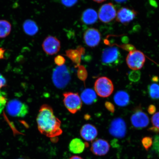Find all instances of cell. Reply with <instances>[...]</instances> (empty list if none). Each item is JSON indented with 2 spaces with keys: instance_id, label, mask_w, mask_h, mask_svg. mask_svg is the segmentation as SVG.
Wrapping results in <instances>:
<instances>
[{
  "instance_id": "74e56055",
  "label": "cell",
  "mask_w": 159,
  "mask_h": 159,
  "mask_svg": "<svg viewBox=\"0 0 159 159\" xmlns=\"http://www.w3.org/2000/svg\"><path fill=\"white\" fill-rule=\"evenodd\" d=\"M17 159H26L25 158H19Z\"/></svg>"
},
{
  "instance_id": "3957f363",
  "label": "cell",
  "mask_w": 159,
  "mask_h": 159,
  "mask_svg": "<svg viewBox=\"0 0 159 159\" xmlns=\"http://www.w3.org/2000/svg\"><path fill=\"white\" fill-rule=\"evenodd\" d=\"M101 61L102 64L106 66L110 67L116 66L122 61V55L117 48H107L102 52Z\"/></svg>"
},
{
  "instance_id": "d590c367",
  "label": "cell",
  "mask_w": 159,
  "mask_h": 159,
  "mask_svg": "<svg viewBox=\"0 0 159 159\" xmlns=\"http://www.w3.org/2000/svg\"><path fill=\"white\" fill-rule=\"evenodd\" d=\"M116 2L119 3H122L125 2L127 0H114Z\"/></svg>"
},
{
  "instance_id": "8d00e7d4",
  "label": "cell",
  "mask_w": 159,
  "mask_h": 159,
  "mask_svg": "<svg viewBox=\"0 0 159 159\" xmlns=\"http://www.w3.org/2000/svg\"><path fill=\"white\" fill-rule=\"evenodd\" d=\"M93 1L96 2L97 3H101L106 1V0H93Z\"/></svg>"
},
{
  "instance_id": "d4e9b609",
  "label": "cell",
  "mask_w": 159,
  "mask_h": 159,
  "mask_svg": "<svg viewBox=\"0 0 159 159\" xmlns=\"http://www.w3.org/2000/svg\"><path fill=\"white\" fill-rule=\"evenodd\" d=\"M7 98L5 93L0 91V114L7 104Z\"/></svg>"
},
{
  "instance_id": "2e32d148",
  "label": "cell",
  "mask_w": 159,
  "mask_h": 159,
  "mask_svg": "<svg viewBox=\"0 0 159 159\" xmlns=\"http://www.w3.org/2000/svg\"><path fill=\"white\" fill-rule=\"evenodd\" d=\"M86 143L80 139H73L69 143V149L70 152L74 154L82 153L85 150Z\"/></svg>"
},
{
  "instance_id": "4fadbf2b",
  "label": "cell",
  "mask_w": 159,
  "mask_h": 159,
  "mask_svg": "<svg viewBox=\"0 0 159 159\" xmlns=\"http://www.w3.org/2000/svg\"><path fill=\"white\" fill-rule=\"evenodd\" d=\"M101 39L100 33L96 29L89 28L85 32L84 34V42L89 47H97L100 43Z\"/></svg>"
},
{
  "instance_id": "4dcf8cb0",
  "label": "cell",
  "mask_w": 159,
  "mask_h": 159,
  "mask_svg": "<svg viewBox=\"0 0 159 159\" xmlns=\"http://www.w3.org/2000/svg\"><path fill=\"white\" fill-rule=\"evenodd\" d=\"M7 80L2 75L0 74V89L7 85Z\"/></svg>"
},
{
  "instance_id": "7c38bea8",
  "label": "cell",
  "mask_w": 159,
  "mask_h": 159,
  "mask_svg": "<svg viewBox=\"0 0 159 159\" xmlns=\"http://www.w3.org/2000/svg\"><path fill=\"white\" fill-rule=\"evenodd\" d=\"M130 120L133 126L136 129L146 128L149 124L148 115L140 109L134 112L131 117Z\"/></svg>"
},
{
  "instance_id": "ac0fdd59",
  "label": "cell",
  "mask_w": 159,
  "mask_h": 159,
  "mask_svg": "<svg viewBox=\"0 0 159 159\" xmlns=\"http://www.w3.org/2000/svg\"><path fill=\"white\" fill-rule=\"evenodd\" d=\"M80 98L83 102L87 105H91L97 101L96 93L93 89H86L81 93Z\"/></svg>"
},
{
  "instance_id": "9a60e30c",
  "label": "cell",
  "mask_w": 159,
  "mask_h": 159,
  "mask_svg": "<svg viewBox=\"0 0 159 159\" xmlns=\"http://www.w3.org/2000/svg\"><path fill=\"white\" fill-rule=\"evenodd\" d=\"M80 136L87 142L94 140L98 135V131L95 127L90 124H85L80 130Z\"/></svg>"
},
{
  "instance_id": "83f0119b",
  "label": "cell",
  "mask_w": 159,
  "mask_h": 159,
  "mask_svg": "<svg viewBox=\"0 0 159 159\" xmlns=\"http://www.w3.org/2000/svg\"><path fill=\"white\" fill-rule=\"evenodd\" d=\"M54 61L56 64L58 65V66H61L64 65L65 59L62 56L59 55L55 57Z\"/></svg>"
},
{
  "instance_id": "836d02e7",
  "label": "cell",
  "mask_w": 159,
  "mask_h": 159,
  "mask_svg": "<svg viewBox=\"0 0 159 159\" xmlns=\"http://www.w3.org/2000/svg\"><path fill=\"white\" fill-rule=\"evenodd\" d=\"M6 50L3 48H0V59H4V54Z\"/></svg>"
},
{
  "instance_id": "277c9868",
  "label": "cell",
  "mask_w": 159,
  "mask_h": 159,
  "mask_svg": "<svg viewBox=\"0 0 159 159\" xmlns=\"http://www.w3.org/2000/svg\"><path fill=\"white\" fill-rule=\"evenodd\" d=\"M63 103L70 112L75 114L80 110L82 102L77 93L65 92L63 94Z\"/></svg>"
},
{
  "instance_id": "7a4b0ae2",
  "label": "cell",
  "mask_w": 159,
  "mask_h": 159,
  "mask_svg": "<svg viewBox=\"0 0 159 159\" xmlns=\"http://www.w3.org/2000/svg\"><path fill=\"white\" fill-rule=\"evenodd\" d=\"M52 79L53 84L57 88H65L71 80V75L68 67L63 65L56 67L53 71Z\"/></svg>"
},
{
  "instance_id": "e0dca14e",
  "label": "cell",
  "mask_w": 159,
  "mask_h": 159,
  "mask_svg": "<svg viewBox=\"0 0 159 159\" xmlns=\"http://www.w3.org/2000/svg\"><path fill=\"white\" fill-rule=\"evenodd\" d=\"M98 18L97 12L92 9H88L83 12L81 16V20L83 23L87 25L94 24Z\"/></svg>"
},
{
  "instance_id": "5b68a950",
  "label": "cell",
  "mask_w": 159,
  "mask_h": 159,
  "mask_svg": "<svg viewBox=\"0 0 159 159\" xmlns=\"http://www.w3.org/2000/svg\"><path fill=\"white\" fill-rule=\"evenodd\" d=\"M94 89L98 96L106 98L112 94L114 90V84L108 77H100L95 81Z\"/></svg>"
},
{
  "instance_id": "ba28073f",
  "label": "cell",
  "mask_w": 159,
  "mask_h": 159,
  "mask_svg": "<svg viewBox=\"0 0 159 159\" xmlns=\"http://www.w3.org/2000/svg\"><path fill=\"white\" fill-rule=\"evenodd\" d=\"M109 132L114 138H124L126 136L127 131L126 123L122 118H115L111 122L109 127Z\"/></svg>"
},
{
  "instance_id": "cb8c5ba5",
  "label": "cell",
  "mask_w": 159,
  "mask_h": 159,
  "mask_svg": "<svg viewBox=\"0 0 159 159\" xmlns=\"http://www.w3.org/2000/svg\"><path fill=\"white\" fill-rule=\"evenodd\" d=\"M152 126L150 128L151 131L154 132H159V112L155 113L152 118Z\"/></svg>"
},
{
  "instance_id": "4316f807",
  "label": "cell",
  "mask_w": 159,
  "mask_h": 159,
  "mask_svg": "<svg viewBox=\"0 0 159 159\" xmlns=\"http://www.w3.org/2000/svg\"><path fill=\"white\" fill-rule=\"evenodd\" d=\"M152 139L150 137H145L142 139V143L146 150H148L152 144Z\"/></svg>"
},
{
  "instance_id": "44dd1931",
  "label": "cell",
  "mask_w": 159,
  "mask_h": 159,
  "mask_svg": "<svg viewBox=\"0 0 159 159\" xmlns=\"http://www.w3.org/2000/svg\"><path fill=\"white\" fill-rule=\"evenodd\" d=\"M67 56L73 63L79 66L81 62V56L82 54L77 49H70L66 51Z\"/></svg>"
},
{
  "instance_id": "8992f818",
  "label": "cell",
  "mask_w": 159,
  "mask_h": 159,
  "mask_svg": "<svg viewBox=\"0 0 159 159\" xmlns=\"http://www.w3.org/2000/svg\"><path fill=\"white\" fill-rule=\"evenodd\" d=\"M6 109L10 116L21 118L25 117L29 111L27 104L16 99L10 101L7 103Z\"/></svg>"
},
{
  "instance_id": "6da1fadb",
  "label": "cell",
  "mask_w": 159,
  "mask_h": 159,
  "mask_svg": "<svg viewBox=\"0 0 159 159\" xmlns=\"http://www.w3.org/2000/svg\"><path fill=\"white\" fill-rule=\"evenodd\" d=\"M37 122L39 132L48 138H54L62 134L61 121L55 116L52 108L48 105L43 104L40 108Z\"/></svg>"
},
{
  "instance_id": "8fae6325",
  "label": "cell",
  "mask_w": 159,
  "mask_h": 159,
  "mask_svg": "<svg viewBox=\"0 0 159 159\" xmlns=\"http://www.w3.org/2000/svg\"><path fill=\"white\" fill-rule=\"evenodd\" d=\"M137 15L138 12L128 7H122L117 12L116 20L118 22L126 25L133 21Z\"/></svg>"
},
{
  "instance_id": "30bf717a",
  "label": "cell",
  "mask_w": 159,
  "mask_h": 159,
  "mask_svg": "<svg viewBox=\"0 0 159 159\" xmlns=\"http://www.w3.org/2000/svg\"><path fill=\"white\" fill-rule=\"evenodd\" d=\"M43 50L49 55L56 54L61 48V43L56 37L49 36L46 38L42 44Z\"/></svg>"
},
{
  "instance_id": "e575fe53",
  "label": "cell",
  "mask_w": 159,
  "mask_h": 159,
  "mask_svg": "<svg viewBox=\"0 0 159 159\" xmlns=\"http://www.w3.org/2000/svg\"><path fill=\"white\" fill-rule=\"evenodd\" d=\"M69 159H83L81 157L77 156H74L71 157Z\"/></svg>"
},
{
  "instance_id": "ffe728a7",
  "label": "cell",
  "mask_w": 159,
  "mask_h": 159,
  "mask_svg": "<svg viewBox=\"0 0 159 159\" xmlns=\"http://www.w3.org/2000/svg\"><path fill=\"white\" fill-rule=\"evenodd\" d=\"M24 31L27 34L30 36L34 35L38 32V26L34 21L31 20H25L23 25Z\"/></svg>"
},
{
  "instance_id": "f546056e",
  "label": "cell",
  "mask_w": 159,
  "mask_h": 159,
  "mask_svg": "<svg viewBox=\"0 0 159 159\" xmlns=\"http://www.w3.org/2000/svg\"><path fill=\"white\" fill-rule=\"evenodd\" d=\"M78 74L80 78H81V76H83L84 79L87 77V71L85 67L82 66H79Z\"/></svg>"
},
{
  "instance_id": "5bb4252c",
  "label": "cell",
  "mask_w": 159,
  "mask_h": 159,
  "mask_svg": "<svg viewBox=\"0 0 159 159\" xmlns=\"http://www.w3.org/2000/svg\"><path fill=\"white\" fill-rule=\"evenodd\" d=\"M110 146L108 142L102 139H97L91 144L90 150L97 156H103L109 152Z\"/></svg>"
},
{
  "instance_id": "d6a6232c",
  "label": "cell",
  "mask_w": 159,
  "mask_h": 159,
  "mask_svg": "<svg viewBox=\"0 0 159 159\" xmlns=\"http://www.w3.org/2000/svg\"><path fill=\"white\" fill-rule=\"evenodd\" d=\"M156 107L153 105H150L148 109V112L150 114H154L155 112H156Z\"/></svg>"
},
{
  "instance_id": "7402d4cb",
  "label": "cell",
  "mask_w": 159,
  "mask_h": 159,
  "mask_svg": "<svg viewBox=\"0 0 159 159\" xmlns=\"http://www.w3.org/2000/svg\"><path fill=\"white\" fill-rule=\"evenodd\" d=\"M11 25L9 21L6 20H0V38L7 37L11 32Z\"/></svg>"
},
{
  "instance_id": "484cf974",
  "label": "cell",
  "mask_w": 159,
  "mask_h": 159,
  "mask_svg": "<svg viewBox=\"0 0 159 159\" xmlns=\"http://www.w3.org/2000/svg\"><path fill=\"white\" fill-rule=\"evenodd\" d=\"M141 73L138 70H134L131 72L129 75V79L133 82H137L140 78Z\"/></svg>"
},
{
  "instance_id": "9c48e42d",
  "label": "cell",
  "mask_w": 159,
  "mask_h": 159,
  "mask_svg": "<svg viewBox=\"0 0 159 159\" xmlns=\"http://www.w3.org/2000/svg\"><path fill=\"white\" fill-rule=\"evenodd\" d=\"M117 11L116 8L111 3L102 5L98 11V16L99 20L104 23H109L116 17Z\"/></svg>"
},
{
  "instance_id": "52a82bcc",
  "label": "cell",
  "mask_w": 159,
  "mask_h": 159,
  "mask_svg": "<svg viewBox=\"0 0 159 159\" xmlns=\"http://www.w3.org/2000/svg\"><path fill=\"white\" fill-rule=\"evenodd\" d=\"M126 61L129 68L134 70H138L143 66L146 57L142 52L135 50L130 52L127 56Z\"/></svg>"
},
{
  "instance_id": "f1b7e54d",
  "label": "cell",
  "mask_w": 159,
  "mask_h": 159,
  "mask_svg": "<svg viewBox=\"0 0 159 159\" xmlns=\"http://www.w3.org/2000/svg\"><path fill=\"white\" fill-rule=\"evenodd\" d=\"M77 1L78 0H61L63 4L67 7H73L77 3Z\"/></svg>"
},
{
  "instance_id": "603a6c76",
  "label": "cell",
  "mask_w": 159,
  "mask_h": 159,
  "mask_svg": "<svg viewBox=\"0 0 159 159\" xmlns=\"http://www.w3.org/2000/svg\"><path fill=\"white\" fill-rule=\"evenodd\" d=\"M149 95L151 98L156 99H159V85L157 83H152L148 87Z\"/></svg>"
},
{
  "instance_id": "1f68e13d",
  "label": "cell",
  "mask_w": 159,
  "mask_h": 159,
  "mask_svg": "<svg viewBox=\"0 0 159 159\" xmlns=\"http://www.w3.org/2000/svg\"><path fill=\"white\" fill-rule=\"evenodd\" d=\"M105 106L106 108L111 112H114L115 111V108L112 103L109 102H107L105 103Z\"/></svg>"
},
{
  "instance_id": "d6986e66",
  "label": "cell",
  "mask_w": 159,
  "mask_h": 159,
  "mask_svg": "<svg viewBox=\"0 0 159 159\" xmlns=\"http://www.w3.org/2000/svg\"><path fill=\"white\" fill-rule=\"evenodd\" d=\"M114 102L119 107L127 106L130 102V97L128 93L124 91L117 92L114 96Z\"/></svg>"
}]
</instances>
